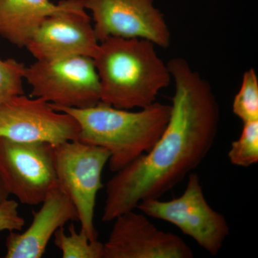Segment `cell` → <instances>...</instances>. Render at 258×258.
Here are the masks:
<instances>
[{"instance_id":"obj_6","label":"cell","mask_w":258,"mask_h":258,"mask_svg":"<svg viewBox=\"0 0 258 258\" xmlns=\"http://www.w3.org/2000/svg\"><path fill=\"white\" fill-rule=\"evenodd\" d=\"M137 209L147 216L175 225L211 255L219 253L230 233L225 216L207 202L197 173H190L186 189L179 198L169 201L147 199Z\"/></svg>"},{"instance_id":"obj_12","label":"cell","mask_w":258,"mask_h":258,"mask_svg":"<svg viewBox=\"0 0 258 258\" xmlns=\"http://www.w3.org/2000/svg\"><path fill=\"white\" fill-rule=\"evenodd\" d=\"M32 222L23 232L11 231L6 238V258H41L56 231L71 221L79 220L74 203L56 186L51 190Z\"/></svg>"},{"instance_id":"obj_4","label":"cell","mask_w":258,"mask_h":258,"mask_svg":"<svg viewBox=\"0 0 258 258\" xmlns=\"http://www.w3.org/2000/svg\"><path fill=\"white\" fill-rule=\"evenodd\" d=\"M109 158L105 148L79 140L54 146L57 186L74 203L81 229L92 240H98L94 224L97 194L103 187L102 173Z\"/></svg>"},{"instance_id":"obj_5","label":"cell","mask_w":258,"mask_h":258,"mask_svg":"<svg viewBox=\"0 0 258 258\" xmlns=\"http://www.w3.org/2000/svg\"><path fill=\"white\" fill-rule=\"evenodd\" d=\"M24 79L31 86L32 96L55 106L86 108L101 102V83L93 57L36 60L26 66Z\"/></svg>"},{"instance_id":"obj_8","label":"cell","mask_w":258,"mask_h":258,"mask_svg":"<svg viewBox=\"0 0 258 258\" xmlns=\"http://www.w3.org/2000/svg\"><path fill=\"white\" fill-rule=\"evenodd\" d=\"M79 134V123L72 115L57 111L41 98L21 95L0 106V137L57 146L78 140Z\"/></svg>"},{"instance_id":"obj_13","label":"cell","mask_w":258,"mask_h":258,"mask_svg":"<svg viewBox=\"0 0 258 258\" xmlns=\"http://www.w3.org/2000/svg\"><path fill=\"white\" fill-rule=\"evenodd\" d=\"M68 0H0V37L25 47L39 25L47 17L66 8Z\"/></svg>"},{"instance_id":"obj_3","label":"cell","mask_w":258,"mask_h":258,"mask_svg":"<svg viewBox=\"0 0 258 258\" xmlns=\"http://www.w3.org/2000/svg\"><path fill=\"white\" fill-rule=\"evenodd\" d=\"M51 105L77 120L78 140L110 152L108 164L112 172L152 149L166 128L171 112L170 105L157 102L139 111L120 109L101 101L86 108Z\"/></svg>"},{"instance_id":"obj_15","label":"cell","mask_w":258,"mask_h":258,"mask_svg":"<svg viewBox=\"0 0 258 258\" xmlns=\"http://www.w3.org/2000/svg\"><path fill=\"white\" fill-rule=\"evenodd\" d=\"M232 112L243 123L258 120V79L253 69L245 71L242 76L232 103Z\"/></svg>"},{"instance_id":"obj_2","label":"cell","mask_w":258,"mask_h":258,"mask_svg":"<svg viewBox=\"0 0 258 258\" xmlns=\"http://www.w3.org/2000/svg\"><path fill=\"white\" fill-rule=\"evenodd\" d=\"M156 45L138 38L108 37L99 42L94 57L102 103L120 109L144 108L172 79Z\"/></svg>"},{"instance_id":"obj_1","label":"cell","mask_w":258,"mask_h":258,"mask_svg":"<svg viewBox=\"0 0 258 258\" xmlns=\"http://www.w3.org/2000/svg\"><path fill=\"white\" fill-rule=\"evenodd\" d=\"M174 93L167 125L152 149L117 171L106 185L102 222L160 198L208 156L215 142L220 108L210 83L181 57L167 63Z\"/></svg>"},{"instance_id":"obj_10","label":"cell","mask_w":258,"mask_h":258,"mask_svg":"<svg viewBox=\"0 0 258 258\" xmlns=\"http://www.w3.org/2000/svg\"><path fill=\"white\" fill-rule=\"evenodd\" d=\"M99 42L83 0H68L66 8L45 18L25 48L36 60L74 56L93 57Z\"/></svg>"},{"instance_id":"obj_14","label":"cell","mask_w":258,"mask_h":258,"mask_svg":"<svg viewBox=\"0 0 258 258\" xmlns=\"http://www.w3.org/2000/svg\"><path fill=\"white\" fill-rule=\"evenodd\" d=\"M69 235L63 227L54 234V242L63 258H103V243L98 240L90 239L85 231L77 232L74 224L69 227Z\"/></svg>"},{"instance_id":"obj_7","label":"cell","mask_w":258,"mask_h":258,"mask_svg":"<svg viewBox=\"0 0 258 258\" xmlns=\"http://www.w3.org/2000/svg\"><path fill=\"white\" fill-rule=\"evenodd\" d=\"M0 180L23 205H40L57 186L54 146L0 137Z\"/></svg>"},{"instance_id":"obj_17","label":"cell","mask_w":258,"mask_h":258,"mask_svg":"<svg viewBox=\"0 0 258 258\" xmlns=\"http://www.w3.org/2000/svg\"><path fill=\"white\" fill-rule=\"evenodd\" d=\"M26 66L13 58H0V106L15 96L24 95Z\"/></svg>"},{"instance_id":"obj_18","label":"cell","mask_w":258,"mask_h":258,"mask_svg":"<svg viewBox=\"0 0 258 258\" xmlns=\"http://www.w3.org/2000/svg\"><path fill=\"white\" fill-rule=\"evenodd\" d=\"M18 208V203L15 200L6 199L0 202V232L23 230L25 220L20 216Z\"/></svg>"},{"instance_id":"obj_19","label":"cell","mask_w":258,"mask_h":258,"mask_svg":"<svg viewBox=\"0 0 258 258\" xmlns=\"http://www.w3.org/2000/svg\"><path fill=\"white\" fill-rule=\"evenodd\" d=\"M9 195H10L8 193V191L5 190L3 183H2L1 180H0V202L3 201V200L8 199Z\"/></svg>"},{"instance_id":"obj_11","label":"cell","mask_w":258,"mask_h":258,"mask_svg":"<svg viewBox=\"0 0 258 258\" xmlns=\"http://www.w3.org/2000/svg\"><path fill=\"white\" fill-rule=\"evenodd\" d=\"M103 258H192L189 245L179 236L159 230L144 214L134 210L113 220Z\"/></svg>"},{"instance_id":"obj_9","label":"cell","mask_w":258,"mask_h":258,"mask_svg":"<svg viewBox=\"0 0 258 258\" xmlns=\"http://www.w3.org/2000/svg\"><path fill=\"white\" fill-rule=\"evenodd\" d=\"M92 14L98 42L108 37L149 40L166 48L171 33L164 15L153 0H83Z\"/></svg>"},{"instance_id":"obj_16","label":"cell","mask_w":258,"mask_h":258,"mask_svg":"<svg viewBox=\"0 0 258 258\" xmlns=\"http://www.w3.org/2000/svg\"><path fill=\"white\" fill-rule=\"evenodd\" d=\"M228 157L233 165L241 167L258 161V120L244 122L239 139L231 144Z\"/></svg>"}]
</instances>
